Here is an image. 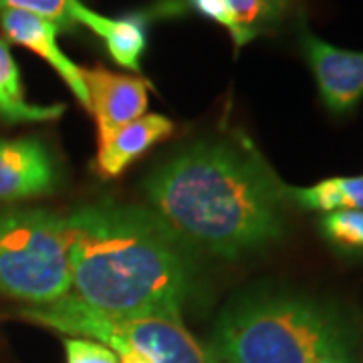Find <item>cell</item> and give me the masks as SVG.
<instances>
[{"label":"cell","instance_id":"obj_1","mask_svg":"<svg viewBox=\"0 0 363 363\" xmlns=\"http://www.w3.org/2000/svg\"><path fill=\"white\" fill-rule=\"evenodd\" d=\"M285 188L255 152L222 142L196 143L145 182L152 212L184 245L228 260L283 238Z\"/></svg>","mask_w":363,"mask_h":363},{"label":"cell","instance_id":"obj_12","mask_svg":"<svg viewBox=\"0 0 363 363\" xmlns=\"http://www.w3.org/2000/svg\"><path fill=\"white\" fill-rule=\"evenodd\" d=\"M65 113V105L28 104L21 69L14 61L11 45L0 37V119L4 123H43L55 121Z\"/></svg>","mask_w":363,"mask_h":363},{"label":"cell","instance_id":"obj_11","mask_svg":"<svg viewBox=\"0 0 363 363\" xmlns=\"http://www.w3.org/2000/svg\"><path fill=\"white\" fill-rule=\"evenodd\" d=\"M174 131V123L166 116L145 113L140 119L116 131L109 140L99 145L95 168L105 180L121 176L131 164L142 157L150 147L166 140Z\"/></svg>","mask_w":363,"mask_h":363},{"label":"cell","instance_id":"obj_16","mask_svg":"<svg viewBox=\"0 0 363 363\" xmlns=\"http://www.w3.org/2000/svg\"><path fill=\"white\" fill-rule=\"evenodd\" d=\"M75 0H0V11H23V13L37 14L52 25L59 26V30H75V21L71 16Z\"/></svg>","mask_w":363,"mask_h":363},{"label":"cell","instance_id":"obj_20","mask_svg":"<svg viewBox=\"0 0 363 363\" xmlns=\"http://www.w3.org/2000/svg\"><path fill=\"white\" fill-rule=\"evenodd\" d=\"M323 363H339V362H323Z\"/></svg>","mask_w":363,"mask_h":363},{"label":"cell","instance_id":"obj_18","mask_svg":"<svg viewBox=\"0 0 363 363\" xmlns=\"http://www.w3.org/2000/svg\"><path fill=\"white\" fill-rule=\"evenodd\" d=\"M67 363H119V357L107 345L85 337L63 339Z\"/></svg>","mask_w":363,"mask_h":363},{"label":"cell","instance_id":"obj_14","mask_svg":"<svg viewBox=\"0 0 363 363\" xmlns=\"http://www.w3.org/2000/svg\"><path fill=\"white\" fill-rule=\"evenodd\" d=\"M233 14L238 37L234 49L240 51L245 45L260 35H267L285 18L289 0H224Z\"/></svg>","mask_w":363,"mask_h":363},{"label":"cell","instance_id":"obj_10","mask_svg":"<svg viewBox=\"0 0 363 363\" xmlns=\"http://www.w3.org/2000/svg\"><path fill=\"white\" fill-rule=\"evenodd\" d=\"M71 16L75 25L89 28L104 43L107 55L119 67L140 73L142 55L147 49V14H128V16H105L91 11L83 2L75 0Z\"/></svg>","mask_w":363,"mask_h":363},{"label":"cell","instance_id":"obj_2","mask_svg":"<svg viewBox=\"0 0 363 363\" xmlns=\"http://www.w3.org/2000/svg\"><path fill=\"white\" fill-rule=\"evenodd\" d=\"M71 295L113 315L182 319L192 295L184 242L152 210L95 202L67 216Z\"/></svg>","mask_w":363,"mask_h":363},{"label":"cell","instance_id":"obj_13","mask_svg":"<svg viewBox=\"0 0 363 363\" xmlns=\"http://www.w3.org/2000/svg\"><path fill=\"white\" fill-rule=\"evenodd\" d=\"M289 202L309 212H337V210H363V176L327 178L309 188L286 186Z\"/></svg>","mask_w":363,"mask_h":363},{"label":"cell","instance_id":"obj_8","mask_svg":"<svg viewBox=\"0 0 363 363\" xmlns=\"http://www.w3.org/2000/svg\"><path fill=\"white\" fill-rule=\"evenodd\" d=\"M59 168L49 147L35 138L0 140V200L18 202L51 194Z\"/></svg>","mask_w":363,"mask_h":363},{"label":"cell","instance_id":"obj_6","mask_svg":"<svg viewBox=\"0 0 363 363\" xmlns=\"http://www.w3.org/2000/svg\"><path fill=\"white\" fill-rule=\"evenodd\" d=\"M297 33L325 109L333 116H350L363 99V52L325 43L313 35L305 21H301Z\"/></svg>","mask_w":363,"mask_h":363},{"label":"cell","instance_id":"obj_7","mask_svg":"<svg viewBox=\"0 0 363 363\" xmlns=\"http://www.w3.org/2000/svg\"><path fill=\"white\" fill-rule=\"evenodd\" d=\"M89 93V111L97 125V143H105L116 131L145 116L147 81L113 73L101 65L81 69Z\"/></svg>","mask_w":363,"mask_h":363},{"label":"cell","instance_id":"obj_17","mask_svg":"<svg viewBox=\"0 0 363 363\" xmlns=\"http://www.w3.org/2000/svg\"><path fill=\"white\" fill-rule=\"evenodd\" d=\"M192 11L198 16L202 18H208L212 23H218L220 26H224L233 40H236L238 37V28H236V23H234L233 14L228 11L226 2L224 0H166L164 2V11L162 14L166 13H174L178 14L182 11Z\"/></svg>","mask_w":363,"mask_h":363},{"label":"cell","instance_id":"obj_19","mask_svg":"<svg viewBox=\"0 0 363 363\" xmlns=\"http://www.w3.org/2000/svg\"><path fill=\"white\" fill-rule=\"evenodd\" d=\"M117 357H119V363H150L145 357L138 355V353H121Z\"/></svg>","mask_w":363,"mask_h":363},{"label":"cell","instance_id":"obj_3","mask_svg":"<svg viewBox=\"0 0 363 363\" xmlns=\"http://www.w3.org/2000/svg\"><path fill=\"white\" fill-rule=\"evenodd\" d=\"M210 351L218 363H350L353 329L333 305L260 289L220 313Z\"/></svg>","mask_w":363,"mask_h":363},{"label":"cell","instance_id":"obj_5","mask_svg":"<svg viewBox=\"0 0 363 363\" xmlns=\"http://www.w3.org/2000/svg\"><path fill=\"white\" fill-rule=\"evenodd\" d=\"M71 293L67 216L49 210L0 212V295L49 305Z\"/></svg>","mask_w":363,"mask_h":363},{"label":"cell","instance_id":"obj_9","mask_svg":"<svg viewBox=\"0 0 363 363\" xmlns=\"http://www.w3.org/2000/svg\"><path fill=\"white\" fill-rule=\"evenodd\" d=\"M0 28L6 39L25 47L30 52L39 55L43 61L57 71V75L65 81V85L75 95L81 107L89 109V93L79 69L63 49L59 47V26L37 14L23 11H0Z\"/></svg>","mask_w":363,"mask_h":363},{"label":"cell","instance_id":"obj_15","mask_svg":"<svg viewBox=\"0 0 363 363\" xmlns=\"http://www.w3.org/2000/svg\"><path fill=\"white\" fill-rule=\"evenodd\" d=\"M319 228L325 240L345 252H363V210H337L323 214Z\"/></svg>","mask_w":363,"mask_h":363},{"label":"cell","instance_id":"obj_4","mask_svg":"<svg viewBox=\"0 0 363 363\" xmlns=\"http://www.w3.org/2000/svg\"><path fill=\"white\" fill-rule=\"evenodd\" d=\"M16 317L43 325L71 337L99 341L121 353H138L150 363H218L184 327L166 315H113L93 309L71 293L49 305H33Z\"/></svg>","mask_w":363,"mask_h":363}]
</instances>
